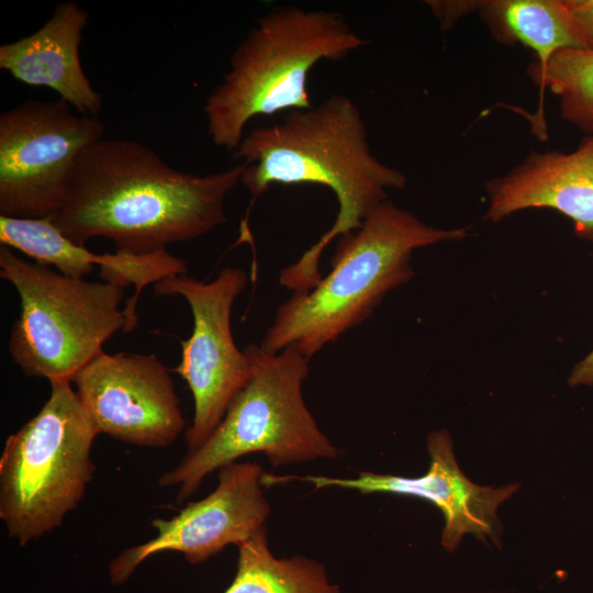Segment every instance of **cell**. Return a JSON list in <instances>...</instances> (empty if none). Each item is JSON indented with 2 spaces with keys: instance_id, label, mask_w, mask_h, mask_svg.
<instances>
[{
  "instance_id": "12",
  "label": "cell",
  "mask_w": 593,
  "mask_h": 593,
  "mask_svg": "<svg viewBox=\"0 0 593 593\" xmlns=\"http://www.w3.org/2000/svg\"><path fill=\"white\" fill-rule=\"evenodd\" d=\"M427 449L430 456L429 469L417 478L359 472L357 478L349 479L325 475L299 479L312 483L315 490L342 488L362 494L389 493L428 501L444 514L441 545L450 552L468 533L479 538L490 536L497 544L501 524L496 508L517 491L518 484L494 489L480 486L467 479L455 460L451 438L446 429L428 435Z\"/></svg>"
},
{
  "instance_id": "14",
  "label": "cell",
  "mask_w": 593,
  "mask_h": 593,
  "mask_svg": "<svg viewBox=\"0 0 593 593\" xmlns=\"http://www.w3.org/2000/svg\"><path fill=\"white\" fill-rule=\"evenodd\" d=\"M0 245L19 250L33 261L54 267L71 278H83L100 267L103 281L123 288L134 286V294L124 306L126 325L123 333L137 326L136 307L141 292L148 284L188 271L183 259L170 255L167 249L136 255L124 251L97 255L67 238L55 225L53 216L21 219L0 216Z\"/></svg>"
},
{
  "instance_id": "17",
  "label": "cell",
  "mask_w": 593,
  "mask_h": 593,
  "mask_svg": "<svg viewBox=\"0 0 593 593\" xmlns=\"http://www.w3.org/2000/svg\"><path fill=\"white\" fill-rule=\"evenodd\" d=\"M237 547V571L224 593H340L316 561L303 556L276 558L265 527Z\"/></svg>"
},
{
  "instance_id": "10",
  "label": "cell",
  "mask_w": 593,
  "mask_h": 593,
  "mask_svg": "<svg viewBox=\"0 0 593 593\" xmlns=\"http://www.w3.org/2000/svg\"><path fill=\"white\" fill-rule=\"evenodd\" d=\"M170 371L154 354L102 351L71 382L99 434L165 448L186 424Z\"/></svg>"
},
{
  "instance_id": "13",
  "label": "cell",
  "mask_w": 593,
  "mask_h": 593,
  "mask_svg": "<svg viewBox=\"0 0 593 593\" xmlns=\"http://www.w3.org/2000/svg\"><path fill=\"white\" fill-rule=\"evenodd\" d=\"M484 220L499 222L526 209H552L569 217L575 234L593 242V133L570 153L533 152L485 186Z\"/></svg>"
},
{
  "instance_id": "8",
  "label": "cell",
  "mask_w": 593,
  "mask_h": 593,
  "mask_svg": "<svg viewBox=\"0 0 593 593\" xmlns=\"http://www.w3.org/2000/svg\"><path fill=\"white\" fill-rule=\"evenodd\" d=\"M98 115L63 99L26 100L0 114V216L38 219L61 209L82 154L104 137Z\"/></svg>"
},
{
  "instance_id": "16",
  "label": "cell",
  "mask_w": 593,
  "mask_h": 593,
  "mask_svg": "<svg viewBox=\"0 0 593 593\" xmlns=\"http://www.w3.org/2000/svg\"><path fill=\"white\" fill-rule=\"evenodd\" d=\"M477 9L497 41L519 42L536 53L529 67L544 68L561 49L590 48L566 0L478 1Z\"/></svg>"
},
{
  "instance_id": "9",
  "label": "cell",
  "mask_w": 593,
  "mask_h": 593,
  "mask_svg": "<svg viewBox=\"0 0 593 593\" xmlns=\"http://www.w3.org/2000/svg\"><path fill=\"white\" fill-rule=\"evenodd\" d=\"M247 281L242 268L225 267L210 282L184 273L154 284L157 295L186 299L193 316L192 333L179 339L181 360L172 369L187 382L193 396L194 415L184 434L189 450L209 438L234 395L251 377V361L236 346L231 328L234 302Z\"/></svg>"
},
{
  "instance_id": "5",
  "label": "cell",
  "mask_w": 593,
  "mask_h": 593,
  "mask_svg": "<svg viewBox=\"0 0 593 593\" xmlns=\"http://www.w3.org/2000/svg\"><path fill=\"white\" fill-rule=\"evenodd\" d=\"M244 350L253 366L250 379L209 438L158 479L159 486H178V504L192 496L206 475L248 454L264 452L275 468L339 455L302 395L309 359L293 346L276 354L256 344Z\"/></svg>"
},
{
  "instance_id": "6",
  "label": "cell",
  "mask_w": 593,
  "mask_h": 593,
  "mask_svg": "<svg viewBox=\"0 0 593 593\" xmlns=\"http://www.w3.org/2000/svg\"><path fill=\"white\" fill-rule=\"evenodd\" d=\"M49 384L47 401L7 438L0 457V519L21 546L59 527L96 472L97 427L71 380Z\"/></svg>"
},
{
  "instance_id": "18",
  "label": "cell",
  "mask_w": 593,
  "mask_h": 593,
  "mask_svg": "<svg viewBox=\"0 0 593 593\" xmlns=\"http://www.w3.org/2000/svg\"><path fill=\"white\" fill-rule=\"evenodd\" d=\"M527 71L540 91L549 88L559 98L564 120L593 133V49H561L544 68Z\"/></svg>"
},
{
  "instance_id": "3",
  "label": "cell",
  "mask_w": 593,
  "mask_h": 593,
  "mask_svg": "<svg viewBox=\"0 0 593 593\" xmlns=\"http://www.w3.org/2000/svg\"><path fill=\"white\" fill-rule=\"evenodd\" d=\"M466 227L439 228L384 200L361 225L339 236L328 275L280 304L260 347H295L310 359L367 320L384 296L414 276L415 249L466 238Z\"/></svg>"
},
{
  "instance_id": "1",
  "label": "cell",
  "mask_w": 593,
  "mask_h": 593,
  "mask_svg": "<svg viewBox=\"0 0 593 593\" xmlns=\"http://www.w3.org/2000/svg\"><path fill=\"white\" fill-rule=\"evenodd\" d=\"M244 168L184 172L141 142L103 137L82 154L53 221L77 245L103 237L116 251L165 250L227 222L225 200Z\"/></svg>"
},
{
  "instance_id": "2",
  "label": "cell",
  "mask_w": 593,
  "mask_h": 593,
  "mask_svg": "<svg viewBox=\"0 0 593 593\" xmlns=\"http://www.w3.org/2000/svg\"><path fill=\"white\" fill-rule=\"evenodd\" d=\"M233 158L245 164L240 183L254 200L272 184L314 183L335 193L338 213L333 226L279 275L281 286L292 292L313 289L323 278L318 264L326 246L357 230L373 206L388 200L390 189L406 184L401 170L373 155L359 108L339 93L251 130Z\"/></svg>"
},
{
  "instance_id": "19",
  "label": "cell",
  "mask_w": 593,
  "mask_h": 593,
  "mask_svg": "<svg viewBox=\"0 0 593 593\" xmlns=\"http://www.w3.org/2000/svg\"><path fill=\"white\" fill-rule=\"evenodd\" d=\"M566 3L593 49V0H566Z\"/></svg>"
},
{
  "instance_id": "11",
  "label": "cell",
  "mask_w": 593,
  "mask_h": 593,
  "mask_svg": "<svg viewBox=\"0 0 593 593\" xmlns=\"http://www.w3.org/2000/svg\"><path fill=\"white\" fill-rule=\"evenodd\" d=\"M264 474L262 467L251 461L220 468L219 484L211 494L189 502L169 519H153L157 535L123 550L110 562L111 582L122 584L143 561L159 552L177 551L197 564L254 536L270 514Z\"/></svg>"
},
{
  "instance_id": "4",
  "label": "cell",
  "mask_w": 593,
  "mask_h": 593,
  "mask_svg": "<svg viewBox=\"0 0 593 593\" xmlns=\"http://www.w3.org/2000/svg\"><path fill=\"white\" fill-rule=\"evenodd\" d=\"M367 44L340 12L292 4L270 9L237 45L228 70L204 101L212 143L235 152L254 118L311 108V69Z\"/></svg>"
},
{
  "instance_id": "15",
  "label": "cell",
  "mask_w": 593,
  "mask_h": 593,
  "mask_svg": "<svg viewBox=\"0 0 593 593\" xmlns=\"http://www.w3.org/2000/svg\"><path fill=\"white\" fill-rule=\"evenodd\" d=\"M89 13L77 2L55 5L34 33L0 46V69L32 87H46L75 111L98 115L103 98L86 76L79 55Z\"/></svg>"
},
{
  "instance_id": "20",
  "label": "cell",
  "mask_w": 593,
  "mask_h": 593,
  "mask_svg": "<svg viewBox=\"0 0 593 593\" xmlns=\"http://www.w3.org/2000/svg\"><path fill=\"white\" fill-rule=\"evenodd\" d=\"M568 384L570 387L593 385V349L573 367Z\"/></svg>"
},
{
  "instance_id": "7",
  "label": "cell",
  "mask_w": 593,
  "mask_h": 593,
  "mask_svg": "<svg viewBox=\"0 0 593 593\" xmlns=\"http://www.w3.org/2000/svg\"><path fill=\"white\" fill-rule=\"evenodd\" d=\"M0 277L20 298L8 347L26 377L71 380L125 328V288L120 284L65 276L5 245H0Z\"/></svg>"
}]
</instances>
